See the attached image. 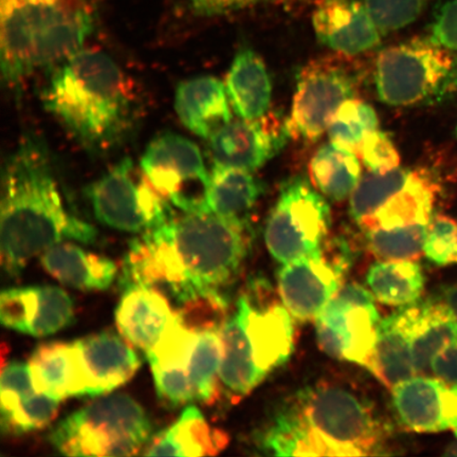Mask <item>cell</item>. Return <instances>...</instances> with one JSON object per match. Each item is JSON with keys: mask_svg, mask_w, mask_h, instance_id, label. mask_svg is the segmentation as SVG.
Here are the masks:
<instances>
[{"mask_svg": "<svg viewBox=\"0 0 457 457\" xmlns=\"http://www.w3.org/2000/svg\"><path fill=\"white\" fill-rule=\"evenodd\" d=\"M62 399L36 392L30 396L0 397L2 430L9 436H21L48 426L59 413Z\"/></svg>", "mask_w": 457, "mask_h": 457, "instance_id": "34", "label": "cell"}, {"mask_svg": "<svg viewBox=\"0 0 457 457\" xmlns=\"http://www.w3.org/2000/svg\"><path fill=\"white\" fill-rule=\"evenodd\" d=\"M36 392L29 363L11 361L3 365L0 396L24 398Z\"/></svg>", "mask_w": 457, "mask_h": 457, "instance_id": "40", "label": "cell"}, {"mask_svg": "<svg viewBox=\"0 0 457 457\" xmlns=\"http://www.w3.org/2000/svg\"><path fill=\"white\" fill-rule=\"evenodd\" d=\"M375 296L363 286H341L314 320L320 347L328 356L368 368L381 318Z\"/></svg>", "mask_w": 457, "mask_h": 457, "instance_id": "13", "label": "cell"}, {"mask_svg": "<svg viewBox=\"0 0 457 457\" xmlns=\"http://www.w3.org/2000/svg\"><path fill=\"white\" fill-rule=\"evenodd\" d=\"M381 33L400 30L412 24L427 0H361Z\"/></svg>", "mask_w": 457, "mask_h": 457, "instance_id": "37", "label": "cell"}, {"mask_svg": "<svg viewBox=\"0 0 457 457\" xmlns=\"http://www.w3.org/2000/svg\"><path fill=\"white\" fill-rule=\"evenodd\" d=\"M456 138H457V127H456Z\"/></svg>", "mask_w": 457, "mask_h": 457, "instance_id": "46", "label": "cell"}, {"mask_svg": "<svg viewBox=\"0 0 457 457\" xmlns=\"http://www.w3.org/2000/svg\"><path fill=\"white\" fill-rule=\"evenodd\" d=\"M455 51L428 38L392 46L377 56L379 99L392 106L433 104L457 93Z\"/></svg>", "mask_w": 457, "mask_h": 457, "instance_id": "7", "label": "cell"}, {"mask_svg": "<svg viewBox=\"0 0 457 457\" xmlns=\"http://www.w3.org/2000/svg\"><path fill=\"white\" fill-rule=\"evenodd\" d=\"M0 204V253L10 277L57 244L98 237L93 225L68 212L47 147L37 136L24 137L5 160Z\"/></svg>", "mask_w": 457, "mask_h": 457, "instance_id": "1", "label": "cell"}, {"mask_svg": "<svg viewBox=\"0 0 457 457\" xmlns=\"http://www.w3.org/2000/svg\"><path fill=\"white\" fill-rule=\"evenodd\" d=\"M266 289L264 283L255 282L220 328L224 343L220 381L237 396L254 390L294 352V317L283 302L262 296Z\"/></svg>", "mask_w": 457, "mask_h": 457, "instance_id": "4", "label": "cell"}, {"mask_svg": "<svg viewBox=\"0 0 457 457\" xmlns=\"http://www.w3.org/2000/svg\"><path fill=\"white\" fill-rule=\"evenodd\" d=\"M431 370L438 379L449 385H457V339L437 353Z\"/></svg>", "mask_w": 457, "mask_h": 457, "instance_id": "43", "label": "cell"}, {"mask_svg": "<svg viewBox=\"0 0 457 457\" xmlns=\"http://www.w3.org/2000/svg\"><path fill=\"white\" fill-rule=\"evenodd\" d=\"M94 212L102 224L130 233H145L175 215L171 204L143 175L137 184L127 157L87 187Z\"/></svg>", "mask_w": 457, "mask_h": 457, "instance_id": "12", "label": "cell"}, {"mask_svg": "<svg viewBox=\"0 0 457 457\" xmlns=\"http://www.w3.org/2000/svg\"><path fill=\"white\" fill-rule=\"evenodd\" d=\"M400 312L408 331L417 373L427 370L437 353L457 339L456 318L443 300L417 302Z\"/></svg>", "mask_w": 457, "mask_h": 457, "instance_id": "24", "label": "cell"}, {"mask_svg": "<svg viewBox=\"0 0 457 457\" xmlns=\"http://www.w3.org/2000/svg\"><path fill=\"white\" fill-rule=\"evenodd\" d=\"M36 391L62 400L88 395L87 378L76 341L38 345L29 359Z\"/></svg>", "mask_w": 457, "mask_h": 457, "instance_id": "22", "label": "cell"}, {"mask_svg": "<svg viewBox=\"0 0 457 457\" xmlns=\"http://www.w3.org/2000/svg\"><path fill=\"white\" fill-rule=\"evenodd\" d=\"M262 191L261 182L253 171L214 162L200 211L245 217L260 198Z\"/></svg>", "mask_w": 457, "mask_h": 457, "instance_id": "29", "label": "cell"}, {"mask_svg": "<svg viewBox=\"0 0 457 457\" xmlns=\"http://www.w3.org/2000/svg\"><path fill=\"white\" fill-rule=\"evenodd\" d=\"M226 85L213 77H202L179 84L175 108L187 129L209 139L232 120Z\"/></svg>", "mask_w": 457, "mask_h": 457, "instance_id": "23", "label": "cell"}, {"mask_svg": "<svg viewBox=\"0 0 457 457\" xmlns=\"http://www.w3.org/2000/svg\"><path fill=\"white\" fill-rule=\"evenodd\" d=\"M41 262L57 281L83 291L110 288L119 272L116 262L88 253L73 242H62L45 251Z\"/></svg>", "mask_w": 457, "mask_h": 457, "instance_id": "25", "label": "cell"}, {"mask_svg": "<svg viewBox=\"0 0 457 457\" xmlns=\"http://www.w3.org/2000/svg\"><path fill=\"white\" fill-rule=\"evenodd\" d=\"M160 227L184 271L188 290L186 303L220 295V290L237 277L250 248L245 217L196 211L173 215Z\"/></svg>", "mask_w": 457, "mask_h": 457, "instance_id": "5", "label": "cell"}, {"mask_svg": "<svg viewBox=\"0 0 457 457\" xmlns=\"http://www.w3.org/2000/svg\"><path fill=\"white\" fill-rule=\"evenodd\" d=\"M378 117L374 108L353 98L342 104L328 125L330 142L356 153L367 137L378 129Z\"/></svg>", "mask_w": 457, "mask_h": 457, "instance_id": "35", "label": "cell"}, {"mask_svg": "<svg viewBox=\"0 0 457 457\" xmlns=\"http://www.w3.org/2000/svg\"><path fill=\"white\" fill-rule=\"evenodd\" d=\"M369 171L386 173L399 168L400 157L395 145L387 134L379 129L363 140L356 152Z\"/></svg>", "mask_w": 457, "mask_h": 457, "instance_id": "39", "label": "cell"}, {"mask_svg": "<svg viewBox=\"0 0 457 457\" xmlns=\"http://www.w3.org/2000/svg\"><path fill=\"white\" fill-rule=\"evenodd\" d=\"M442 300L448 305L451 312H453L457 321V284L444 289Z\"/></svg>", "mask_w": 457, "mask_h": 457, "instance_id": "44", "label": "cell"}, {"mask_svg": "<svg viewBox=\"0 0 457 457\" xmlns=\"http://www.w3.org/2000/svg\"><path fill=\"white\" fill-rule=\"evenodd\" d=\"M428 226L364 231L368 247L379 261H415L424 253Z\"/></svg>", "mask_w": 457, "mask_h": 457, "instance_id": "36", "label": "cell"}, {"mask_svg": "<svg viewBox=\"0 0 457 457\" xmlns=\"http://www.w3.org/2000/svg\"><path fill=\"white\" fill-rule=\"evenodd\" d=\"M266 116L231 120L217 129L209 138L214 162L253 171L276 155L290 136L286 122L281 127Z\"/></svg>", "mask_w": 457, "mask_h": 457, "instance_id": "17", "label": "cell"}, {"mask_svg": "<svg viewBox=\"0 0 457 457\" xmlns=\"http://www.w3.org/2000/svg\"><path fill=\"white\" fill-rule=\"evenodd\" d=\"M224 358V343L220 328L198 331L188 376L195 402L211 404L219 397V381Z\"/></svg>", "mask_w": 457, "mask_h": 457, "instance_id": "32", "label": "cell"}, {"mask_svg": "<svg viewBox=\"0 0 457 457\" xmlns=\"http://www.w3.org/2000/svg\"><path fill=\"white\" fill-rule=\"evenodd\" d=\"M131 94L127 76L110 56L82 49L54 68L44 104L83 145L105 150L131 128Z\"/></svg>", "mask_w": 457, "mask_h": 457, "instance_id": "2", "label": "cell"}, {"mask_svg": "<svg viewBox=\"0 0 457 457\" xmlns=\"http://www.w3.org/2000/svg\"><path fill=\"white\" fill-rule=\"evenodd\" d=\"M330 220L329 204L317 188L300 177L286 181L267 220V248L282 264L317 253Z\"/></svg>", "mask_w": 457, "mask_h": 457, "instance_id": "10", "label": "cell"}, {"mask_svg": "<svg viewBox=\"0 0 457 457\" xmlns=\"http://www.w3.org/2000/svg\"><path fill=\"white\" fill-rule=\"evenodd\" d=\"M152 425L145 410L125 394L96 399L61 420L49 434L67 456H131L145 449Z\"/></svg>", "mask_w": 457, "mask_h": 457, "instance_id": "6", "label": "cell"}, {"mask_svg": "<svg viewBox=\"0 0 457 457\" xmlns=\"http://www.w3.org/2000/svg\"><path fill=\"white\" fill-rule=\"evenodd\" d=\"M145 179L181 212H196L203 197L193 192L197 185L207 190L210 174L195 143L175 134L154 139L141 159Z\"/></svg>", "mask_w": 457, "mask_h": 457, "instance_id": "14", "label": "cell"}, {"mask_svg": "<svg viewBox=\"0 0 457 457\" xmlns=\"http://www.w3.org/2000/svg\"><path fill=\"white\" fill-rule=\"evenodd\" d=\"M346 259L330 257L323 247L317 253L283 264L278 272V294L295 319L316 320L342 286Z\"/></svg>", "mask_w": 457, "mask_h": 457, "instance_id": "15", "label": "cell"}, {"mask_svg": "<svg viewBox=\"0 0 457 457\" xmlns=\"http://www.w3.org/2000/svg\"><path fill=\"white\" fill-rule=\"evenodd\" d=\"M318 2L319 0H187L195 13L204 16L230 13L259 4L295 5Z\"/></svg>", "mask_w": 457, "mask_h": 457, "instance_id": "41", "label": "cell"}, {"mask_svg": "<svg viewBox=\"0 0 457 457\" xmlns=\"http://www.w3.org/2000/svg\"><path fill=\"white\" fill-rule=\"evenodd\" d=\"M400 421L416 432L453 430L457 438V385L414 376L394 387Z\"/></svg>", "mask_w": 457, "mask_h": 457, "instance_id": "18", "label": "cell"}, {"mask_svg": "<svg viewBox=\"0 0 457 457\" xmlns=\"http://www.w3.org/2000/svg\"><path fill=\"white\" fill-rule=\"evenodd\" d=\"M367 369L390 390L416 376L412 347L400 311L381 319Z\"/></svg>", "mask_w": 457, "mask_h": 457, "instance_id": "28", "label": "cell"}, {"mask_svg": "<svg viewBox=\"0 0 457 457\" xmlns=\"http://www.w3.org/2000/svg\"><path fill=\"white\" fill-rule=\"evenodd\" d=\"M226 89L238 118L257 120L270 111V73L262 57L253 50L244 49L237 54L227 76Z\"/></svg>", "mask_w": 457, "mask_h": 457, "instance_id": "27", "label": "cell"}, {"mask_svg": "<svg viewBox=\"0 0 457 457\" xmlns=\"http://www.w3.org/2000/svg\"><path fill=\"white\" fill-rule=\"evenodd\" d=\"M431 39L434 43L457 53V0L443 5L433 22Z\"/></svg>", "mask_w": 457, "mask_h": 457, "instance_id": "42", "label": "cell"}, {"mask_svg": "<svg viewBox=\"0 0 457 457\" xmlns=\"http://www.w3.org/2000/svg\"><path fill=\"white\" fill-rule=\"evenodd\" d=\"M357 74L340 56L314 60L299 73L290 117L286 121L290 137L317 141L328 131L342 104L356 98Z\"/></svg>", "mask_w": 457, "mask_h": 457, "instance_id": "11", "label": "cell"}, {"mask_svg": "<svg viewBox=\"0 0 457 457\" xmlns=\"http://www.w3.org/2000/svg\"><path fill=\"white\" fill-rule=\"evenodd\" d=\"M96 20L94 0H0L4 82L60 66L84 49Z\"/></svg>", "mask_w": 457, "mask_h": 457, "instance_id": "3", "label": "cell"}, {"mask_svg": "<svg viewBox=\"0 0 457 457\" xmlns=\"http://www.w3.org/2000/svg\"><path fill=\"white\" fill-rule=\"evenodd\" d=\"M367 281L377 301L382 304L407 307L419 302L425 277L415 261H379L370 267Z\"/></svg>", "mask_w": 457, "mask_h": 457, "instance_id": "31", "label": "cell"}, {"mask_svg": "<svg viewBox=\"0 0 457 457\" xmlns=\"http://www.w3.org/2000/svg\"><path fill=\"white\" fill-rule=\"evenodd\" d=\"M226 434L211 428L200 410L188 405L179 420L151 438L143 455L208 456L226 447Z\"/></svg>", "mask_w": 457, "mask_h": 457, "instance_id": "26", "label": "cell"}, {"mask_svg": "<svg viewBox=\"0 0 457 457\" xmlns=\"http://www.w3.org/2000/svg\"><path fill=\"white\" fill-rule=\"evenodd\" d=\"M74 320L71 295L55 286L11 288L0 295L4 327L43 338L70 327Z\"/></svg>", "mask_w": 457, "mask_h": 457, "instance_id": "16", "label": "cell"}, {"mask_svg": "<svg viewBox=\"0 0 457 457\" xmlns=\"http://www.w3.org/2000/svg\"><path fill=\"white\" fill-rule=\"evenodd\" d=\"M114 318L120 335L145 353L179 321L168 296L146 286L124 289Z\"/></svg>", "mask_w": 457, "mask_h": 457, "instance_id": "20", "label": "cell"}, {"mask_svg": "<svg viewBox=\"0 0 457 457\" xmlns=\"http://www.w3.org/2000/svg\"><path fill=\"white\" fill-rule=\"evenodd\" d=\"M312 184L335 202L351 197L361 180V163L356 153L328 143L319 148L310 163Z\"/></svg>", "mask_w": 457, "mask_h": 457, "instance_id": "30", "label": "cell"}, {"mask_svg": "<svg viewBox=\"0 0 457 457\" xmlns=\"http://www.w3.org/2000/svg\"><path fill=\"white\" fill-rule=\"evenodd\" d=\"M445 455L457 456V438L455 442L449 445L447 451H445Z\"/></svg>", "mask_w": 457, "mask_h": 457, "instance_id": "45", "label": "cell"}, {"mask_svg": "<svg viewBox=\"0 0 457 457\" xmlns=\"http://www.w3.org/2000/svg\"><path fill=\"white\" fill-rule=\"evenodd\" d=\"M265 448L279 456H331L327 444L316 436L295 408L279 415L264 439Z\"/></svg>", "mask_w": 457, "mask_h": 457, "instance_id": "33", "label": "cell"}, {"mask_svg": "<svg viewBox=\"0 0 457 457\" xmlns=\"http://www.w3.org/2000/svg\"><path fill=\"white\" fill-rule=\"evenodd\" d=\"M295 409L333 456L374 454L381 443L382 428L373 411L345 388L322 386L307 390Z\"/></svg>", "mask_w": 457, "mask_h": 457, "instance_id": "9", "label": "cell"}, {"mask_svg": "<svg viewBox=\"0 0 457 457\" xmlns=\"http://www.w3.org/2000/svg\"><path fill=\"white\" fill-rule=\"evenodd\" d=\"M316 5L314 32L331 50L353 56L379 45L382 33L361 0H319Z\"/></svg>", "mask_w": 457, "mask_h": 457, "instance_id": "19", "label": "cell"}, {"mask_svg": "<svg viewBox=\"0 0 457 457\" xmlns=\"http://www.w3.org/2000/svg\"><path fill=\"white\" fill-rule=\"evenodd\" d=\"M87 378L88 395L101 396L129 381L139 370L141 360L134 346L113 331L77 340Z\"/></svg>", "mask_w": 457, "mask_h": 457, "instance_id": "21", "label": "cell"}, {"mask_svg": "<svg viewBox=\"0 0 457 457\" xmlns=\"http://www.w3.org/2000/svg\"><path fill=\"white\" fill-rule=\"evenodd\" d=\"M437 193L425 171L400 167L386 173L369 171L352 194L351 215L363 231L428 226Z\"/></svg>", "mask_w": 457, "mask_h": 457, "instance_id": "8", "label": "cell"}, {"mask_svg": "<svg viewBox=\"0 0 457 457\" xmlns=\"http://www.w3.org/2000/svg\"><path fill=\"white\" fill-rule=\"evenodd\" d=\"M424 254L437 265L457 264V222L437 214L428 222Z\"/></svg>", "mask_w": 457, "mask_h": 457, "instance_id": "38", "label": "cell"}]
</instances>
